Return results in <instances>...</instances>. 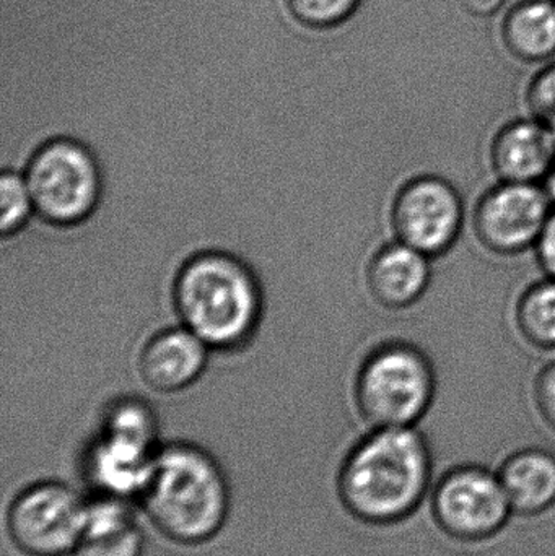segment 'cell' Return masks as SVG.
Returning <instances> with one entry per match:
<instances>
[{"label": "cell", "instance_id": "1", "mask_svg": "<svg viewBox=\"0 0 555 556\" xmlns=\"http://www.w3.org/2000/svg\"><path fill=\"white\" fill-rule=\"evenodd\" d=\"M432 473V447L422 431L374 428L339 467V502L362 525H403L419 511Z\"/></svg>", "mask_w": 555, "mask_h": 556}, {"label": "cell", "instance_id": "2", "mask_svg": "<svg viewBox=\"0 0 555 556\" xmlns=\"http://www.w3.org/2000/svg\"><path fill=\"white\" fill-rule=\"evenodd\" d=\"M137 500L153 528L185 547L217 538L231 508L230 483L220 464L189 443L160 447Z\"/></svg>", "mask_w": 555, "mask_h": 556}, {"label": "cell", "instance_id": "3", "mask_svg": "<svg viewBox=\"0 0 555 556\" xmlns=\"http://www.w3.org/2000/svg\"><path fill=\"white\" fill-rule=\"evenodd\" d=\"M175 306L186 329L207 346L235 349L260 320V288L250 269L235 257L199 254L176 278Z\"/></svg>", "mask_w": 555, "mask_h": 556}, {"label": "cell", "instance_id": "4", "mask_svg": "<svg viewBox=\"0 0 555 556\" xmlns=\"http://www.w3.org/2000/svg\"><path fill=\"white\" fill-rule=\"evenodd\" d=\"M439 376L429 353L394 339L365 358L355 379V404L374 428L417 427L432 410Z\"/></svg>", "mask_w": 555, "mask_h": 556}, {"label": "cell", "instance_id": "5", "mask_svg": "<svg viewBox=\"0 0 555 556\" xmlns=\"http://www.w3.org/2000/svg\"><path fill=\"white\" fill-rule=\"evenodd\" d=\"M159 450L153 412L139 401L119 402L88 451L85 473L100 496L139 498Z\"/></svg>", "mask_w": 555, "mask_h": 556}, {"label": "cell", "instance_id": "6", "mask_svg": "<svg viewBox=\"0 0 555 556\" xmlns=\"http://www.w3.org/2000/svg\"><path fill=\"white\" fill-rule=\"evenodd\" d=\"M35 212L55 227L87 220L101 195V175L90 150L72 139H54L29 160L25 173Z\"/></svg>", "mask_w": 555, "mask_h": 556}, {"label": "cell", "instance_id": "7", "mask_svg": "<svg viewBox=\"0 0 555 556\" xmlns=\"http://www.w3.org/2000/svg\"><path fill=\"white\" fill-rule=\"evenodd\" d=\"M433 525L450 541L479 545L510 525V503L499 473L481 464H459L443 473L430 496Z\"/></svg>", "mask_w": 555, "mask_h": 556}, {"label": "cell", "instance_id": "8", "mask_svg": "<svg viewBox=\"0 0 555 556\" xmlns=\"http://www.w3.org/2000/svg\"><path fill=\"white\" fill-rule=\"evenodd\" d=\"M468 212L459 189L450 179L422 173L394 192L390 227L394 240L440 260L462 240Z\"/></svg>", "mask_w": 555, "mask_h": 556}, {"label": "cell", "instance_id": "9", "mask_svg": "<svg viewBox=\"0 0 555 556\" xmlns=\"http://www.w3.org/2000/svg\"><path fill=\"white\" fill-rule=\"evenodd\" d=\"M88 503L55 480L33 483L18 493L7 511V531L25 556L75 554L87 521Z\"/></svg>", "mask_w": 555, "mask_h": 556}, {"label": "cell", "instance_id": "10", "mask_svg": "<svg viewBox=\"0 0 555 556\" xmlns=\"http://www.w3.org/2000/svg\"><path fill=\"white\" fill-rule=\"evenodd\" d=\"M553 214L543 186L495 181L472 205L471 231L492 256H524L537 250Z\"/></svg>", "mask_w": 555, "mask_h": 556}, {"label": "cell", "instance_id": "11", "mask_svg": "<svg viewBox=\"0 0 555 556\" xmlns=\"http://www.w3.org/2000/svg\"><path fill=\"white\" fill-rule=\"evenodd\" d=\"M489 166L497 181L543 185L555 169V134L537 117L502 124L489 143Z\"/></svg>", "mask_w": 555, "mask_h": 556}, {"label": "cell", "instance_id": "12", "mask_svg": "<svg viewBox=\"0 0 555 556\" xmlns=\"http://www.w3.org/2000/svg\"><path fill=\"white\" fill-rule=\"evenodd\" d=\"M433 260L414 248L393 240L381 247L367 266L368 293L391 313L417 306L429 293Z\"/></svg>", "mask_w": 555, "mask_h": 556}, {"label": "cell", "instance_id": "13", "mask_svg": "<svg viewBox=\"0 0 555 556\" xmlns=\"http://www.w3.org/2000/svg\"><path fill=\"white\" fill-rule=\"evenodd\" d=\"M207 363V343L189 329L153 337L140 355V376L159 392H178L195 382Z\"/></svg>", "mask_w": 555, "mask_h": 556}, {"label": "cell", "instance_id": "14", "mask_svg": "<svg viewBox=\"0 0 555 556\" xmlns=\"http://www.w3.org/2000/svg\"><path fill=\"white\" fill-rule=\"evenodd\" d=\"M499 479L520 518L537 519L555 508V453L527 446L505 457Z\"/></svg>", "mask_w": 555, "mask_h": 556}, {"label": "cell", "instance_id": "15", "mask_svg": "<svg viewBox=\"0 0 555 556\" xmlns=\"http://www.w3.org/2000/svg\"><path fill=\"white\" fill-rule=\"evenodd\" d=\"M502 48L521 64L543 65L555 59L554 0H518L507 7L499 26Z\"/></svg>", "mask_w": 555, "mask_h": 556}, {"label": "cell", "instance_id": "16", "mask_svg": "<svg viewBox=\"0 0 555 556\" xmlns=\"http://www.w3.org/2000/svg\"><path fill=\"white\" fill-rule=\"evenodd\" d=\"M146 538L127 500L98 496L88 503L87 521L75 556H142Z\"/></svg>", "mask_w": 555, "mask_h": 556}, {"label": "cell", "instance_id": "17", "mask_svg": "<svg viewBox=\"0 0 555 556\" xmlns=\"http://www.w3.org/2000/svg\"><path fill=\"white\" fill-rule=\"evenodd\" d=\"M518 337L537 352L555 353V278L531 281L514 304Z\"/></svg>", "mask_w": 555, "mask_h": 556}, {"label": "cell", "instance_id": "18", "mask_svg": "<svg viewBox=\"0 0 555 556\" xmlns=\"http://www.w3.org/2000/svg\"><path fill=\"white\" fill-rule=\"evenodd\" d=\"M290 16L312 29L344 25L361 9L362 0H283Z\"/></svg>", "mask_w": 555, "mask_h": 556}, {"label": "cell", "instance_id": "19", "mask_svg": "<svg viewBox=\"0 0 555 556\" xmlns=\"http://www.w3.org/2000/svg\"><path fill=\"white\" fill-rule=\"evenodd\" d=\"M0 230L3 237L15 235L25 227L29 215L35 212L26 179L12 172H3L0 178Z\"/></svg>", "mask_w": 555, "mask_h": 556}, {"label": "cell", "instance_id": "20", "mask_svg": "<svg viewBox=\"0 0 555 556\" xmlns=\"http://www.w3.org/2000/svg\"><path fill=\"white\" fill-rule=\"evenodd\" d=\"M528 114L554 130L555 134V59L540 65L525 87Z\"/></svg>", "mask_w": 555, "mask_h": 556}, {"label": "cell", "instance_id": "21", "mask_svg": "<svg viewBox=\"0 0 555 556\" xmlns=\"http://www.w3.org/2000/svg\"><path fill=\"white\" fill-rule=\"evenodd\" d=\"M531 395L541 420L555 433V358L538 369Z\"/></svg>", "mask_w": 555, "mask_h": 556}, {"label": "cell", "instance_id": "22", "mask_svg": "<svg viewBox=\"0 0 555 556\" xmlns=\"http://www.w3.org/2000/svg\"><path fill=\"white\" fill-rule=\"evenodd\" d=\"M533 253L544 276L555 278V211Z\"/></svg>", "mask_w": 555, "mask_h": 556}, {"label": "cell", "instance_id": "23", "mask_svg": "<svg viewBox=\"0 0 555 556\" xmlns=\"http://www.w3.org/2000/svg\"><path fill=\"white\" fill-rule=\"evenodd\" d=\"M458 3L469 16L479 20L494 18L508 7V0H458Z\"/></svg>", "mask_w": 555, "mask_h": 556}, {"label": "cell", "instance_id": "24", "mask_svg": "<svg viewBox=\"0 0 555 556\" xmlns=\"http://www.w3.org/2000/svg\"><path fill=\"white\" fill-rule=\"evenodd\" d=\"M541 186H543L544 191H546L547 198H550L551 204H553L555 211V169Z\"/></svg>", "mask_w": 555, "mask_h": 556}, {"label": "cell", "instance_id": "25", "mask_svg": "<svg viewBox=\"0 0 555 556\" xmlns=\"http://www.w3.org/2000/svg\"><path fill=\"white\" fill-rule=\"evenodd\" d=\"M554 2H555V0H554Z\"/></svg>", "mask_w": 555, "mask_h": 556}]
</instances>
